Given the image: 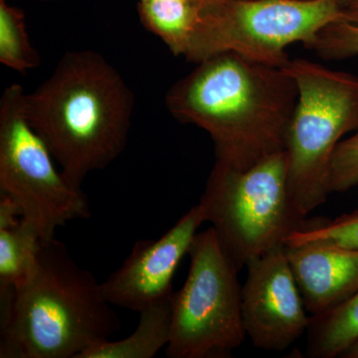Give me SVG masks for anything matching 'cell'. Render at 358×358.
<instances>
[{
	"instance_id": "cell-15",
	"label": "cell",
	"mask_w": 358,
	"mask_h": 358,
	"mask_svg": "<svg viewBox=\"0 0 358 358\" xmlns=\"http://www.w3.org/2000/svg\"><path fill=\"white\" fill-rule=\"evenodd\" d=\"M0 62L20 73L40 64V56L26 30L24 13L7 0H0Z\"/></svg>"
},
{
	"instance_id": "cell-6",
	"label": "cell",
	"mask_w": 358,
	"mask_h": 358,
	"mask_svg": "<svg viewBox=\"0 0 358 358\" xmlns=\"http://www.w3.org/2000/svg\"><path fill=\"white\" fill-rule=\"evenodd\" d=\"M358 13L338 0H229L202 10L183 57L199 63L225 52L275 67L291 59L286 49L307 46L324 26Z\"/></svg>"
},
{
	"instance_id": "cell-4",
	"label": "cell",
	"mask_w": 358,
	"mask_h": 358,
	"mask_svg": "<svg viewBox=\"0 0 358 358\" xmlns=\"http://www.w3.org/2000/svg\"><path fill=\"white\" fill-rule=\"evenodd\" d=\"M199 205L238 271L306 223L289 196L286 150L245 171L216 162Z\"/></svg>"
},
{
	"instance_id": "cell-8",
	"label": "cell",
	"mask_w": 358,
	"mask_h": 358,
	"mask_svg": "<svg viewBox=\"0 0 358 358\" xmlns=\"http://www.w3.org/2000/svg\"><path fill=\"white\" fill-rule=\"evenodd\" d=\"M24 90L7 87L0 99V192L20 206L21 218L42 241L70 221L91 216L88 199L55 166V159L23 110Z\"/></svg>"
},
{
	"instance_id": "cell-1",
	"label": "cell",
	"mask_w": 358,
	"mask_h": 358,
	"mask_svg": "<svg viewBox=\"0 0 358 358\" xmlns=\"http://www.w3.org/2000/svg\"><path fill=\"white\" fill-rule=\"evenodd\" d=\"M169 90L167 110L209 134L216 162L245 171L285 150L298 87L285 67L233 52L205 59Z\"/></svg>"
},
{
	"instance_id": "cell-2",
	"label": "cell",
	"mask_w": 358,
	"mask_h": 358,
	"mask_svg": "<svg viewBox=\"0 0 358 358\" xmlns=\"http://www.w3.org/2000/svg\"><path fill=\"white\" fill-rule=\"evenodd\" d=\"M134 96L114 66L92 50L67 52L50 77L23 96L26 119L76 187L126 148Z\"/></svg>"
},
{
	"instance_id": "cell-10",
	"label": "cell",
	"mask_w": 358,
	"mask_h": 358,
	"mask_svg": "<svg viewBox=\"0 0 358 358\" xmlns=\"http://www.w3.org/2000/svg\"><path fill=\"white\" fill-rule=\"evenodd\" d=\"M205 222L199 204L157 240H138L121 267L101 282L110 305L140 313L174 293L176 268L189 253L197 230Z\"/></svg>"
},
{
	"instance_id": "cell-22",
	"label": "cell",
	"mask_w": 358,
	"mask_h": 358,
	"mask_svg": "<svg viewBox=\"0 0 358 358\" xmlns=\"http://www.w3.org/2000/svg\"><path fill=\"white\" fill-rule=\"evenodd\" d=\"M345 8L348 9V10L353 11V13H358V0H350Z\"/></svg>"
},
{
	"instance_id": "cell-9",
	"label": "cell",
	"mask_w": 358,
	"mask_h": 358,
	"mask_svg": "<svg viewBox=\"0 0 358 358\" xmlns=\"http://www.w3.org/2000/svg\"><path fill=\"white\" fill-rule=\"evenodd\" d=\"M242 288L245 331L256 348L286 350L310 327L303 296L296 285L285 245L247 264Z\"/></svg>"
},
{
	"instance_id": "cell-24",
	"label": "cell",
	"mask_w": 358,
	"mask_h": 358,
	"mask_svg": "<svg viewBox=\"0 0 358 358\" xmlns=\"http://www.w3.org/2000/svg\"><path fill=\"white\" fill-rule=\"evenodd\" d=\"M303 1H310V0H303Z\"/></svg>"
},
{
	"instance_id": "cell-5",
	"label": "cell",
	"mask_w": 358,
	"mask_h": 358,
	"mask_svg": "<svg viewBox=\"0 0 358 358\" xmlns=\"http://www.w3.org/2000/svg\"><path fill=\"white\" fill-rule=\"evenodd\" d=\"M285 69L298 87L285 145L289 192L306 217L331 193V159L341 138L358 131V77L301 58Z\"/></svg>"
},
{
	"instance_id": "cell-11",
	"label": "cell",
	"mask_w": 358,
	"mask_h": 358,
	"mask_svg": "<svg viewBox=\"0 0 358 358\" xmlns=\"http://www.w3.org/2000/svg\"><path fill=\"white\" fill-rule=\"evenodd\" d=\"M305 307L322 315L358 291V250L322 242L285 245Z\"/></svg>"
},
{
	"instance_id": "cell-17",
	"label": "cell",
	"mask_w": 358,
	"mask_h": 358,
	"mask_svg": "<svg viewBox=\"0 0 358 358\" xmlns=\"http://www.w3.org/2000/svg\"><path fill=\"white\" fill-rule=\"evenodd\" d=\"M324 60H339L358 55V16L322 27L306 46Z\"/></svg>"
},
{
	"instance_id": "cell-23",
	"label": "cell",
	"mask_w": 358,
	"mask_h": 358,
	"mask_svg": "<svg viewBox=\"0 0 358 358\" xmlns=\"http://www.w3.org/2000/svg\"><path fill=\"white\" fill-rule=\"evenodd\" d=\"M350 0H338L339 3H341V6L345 7V8L346 6H348V2H350Z\"/></svg>"
},
{
	"instance_id": "cell-13",
	"label": "cell",
	"mask_w": 358,
	"mask_h": 358,
	"mask_svg": "<svg viewBox=\"0 0 358 358\" xmlns=\"http://www.w3.org/2000/svg\"><path fill=\"white\" fill-rule=\"evenodd\" d=\"M41 243L36 231L22 219L14 227L0 229V305L31 275Z\"/></svg>"
},
{
	"instance_id": "cell-14",
	"label": "cell",
	"mask_w": 358,
	"mask_h": 358,
	"mask_svg": "<svg viewBox=\"0 0 358 358\" xmlns=\"http://www.w3.org/2000/svg\"><path fill=\"white\" fill-rule=\"evenodd\" d=\"M308 331L310 357H341L358 339V291L329 312L312 317Z\"/></svg>"
},
{
	"instance_id": "cell-3",
	"label": "cell",
	"mask_w": 358,
	"mask_h": 358,
	"mask_svg": "<svg viewBox=\"0 0 358 358\" xmlns=\"http://www.w3.org/2000/svg\"><path fill=\"white\" fill-rule=\"evenodd\" d=\"M120 319L62 242L42 241L31 275L0 306V358H78Z\"/></svg>"
},
{
	"instance_id": "cell-16",
	"label": "cell",
	"mask_w": 358,
	"mask_h": 358,
	"mask_svg": "<svg viewBox=\"0 0 358 358\" xmlns=\"http://www.w3.org/2000/svg\"><path fill=\"white\" fill-rule=\"evenodd\" d=\"M308 242L336 245L343 248L358 250V211L345 214L334 221L308 223L289 235L285 245Z\"/></svg>"
},
{
	"instance_id": "cell-12",
	"label": "cell",
	"mask_w": 358,
	"mask_h": 358,
	"mask_svg": "<svg viewBox=\"0 0 358 358\" xmlns=\"http://www.w3.org/2000/svg\"><path fill=\"white\" fill-rule=\"evenodd\" d=\"M171 299L159 301L141 310L138 327L128 338L95 343L78 358L154 357L171 338Z\"/></svg>"
},
{
	"instance_id": "cell-7",
	"label": "cell",
	"mask_w": 358,
	"mask_h": 358,
	"mask_svg": "<svg viewBox=\"0 0 358 358\" xmlns=\"http://www.w3.org/2000/svg\"><path fill=\"white\" fill-rule=\"evenodd\" d=\"M188 254L192 263L187 278L171 298L166 357H227L247 338L239 271L224 253L212 227L197 233Z\"/></svg>"
},
{
	"instance_id": "cell-21",
	"label": "cell",
	"mask_w": 358,
	"mask_h": 358,
	"mask_svg": "<svg viewBox=\"0 0 358 358\" xmlns=\"http://www.w3.org/2000/svg\"><path fill=\"white\" fill-rule=\"evenodd\" d=\"M201 2L203 9L206 7L216 6V4L222 3V2L229 1V0H199Z\"/></svg>"
},
{
	"instance_id": "cell-19",
	"label": "cell",
	"mask_w": 358,
	"mask_h": 358,
	"mask_svg": "<svg viewBox=\"0 0 358 358\" xmlns=\"http://www.w3.org/2000/svg\"><path fill=\"white\" fill-rule=\"evenodd\" d=\"M20 206L10 196L2 193L0 195V229L11 228L21 221Z\"/></svg>"
},
{
	"instance_id": "cell-18",
	"label": "cell",
	"mask_w": 358,
	"mask_h": 358,
	"mask_svg": "<svg viewBox=\"0 0 358 358\" xmlns=\"http://www.w3.org/2000/svg\"><path fill=\"white\" fill-rule=\"evenodd\" d=\"M358 185V131L341 141L334 150L329 173L331 192H343Z\"/></svg>"
},
{
	"instance_id": "cell-20",
	"label": "cell",
	"mask_w": 358,
	"mask_h": 358,
	"mask_svg": "<svg viewBox=\"0 0 358 358\" xmlns=\"http://www.w3.org/2000/svg\"><path fill=\"white\" fill-rule=\"evenodd\" d=\"M341 357L345 358H358V339L353 345L350 346V348L343 353Z\"/></svg>"
}]
</instances>
